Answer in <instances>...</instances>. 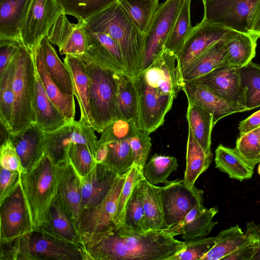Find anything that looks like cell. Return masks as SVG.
<instances>
[{
  "mask_svg": "<svg viewBox=\"0 0 260 260\" xmlns=\"http://www.w3.org/2000/svg\"><path fill=\"white\" fill-rule=\"evenodd\" d=\"M80 236L88 260H169L185 245L162 230H141L124 224Z\"/></svg>",
  "mask_w": 260,
  "mask_h": 260,
  "instance_id": "cell-1",
  "label": "cell"
},
{
  "mask_svg": "<svg viewBox=\"0 0 260 260\" xmlns=\"http://www.w3.org/2000/svg\"><path fill=\"white\" fill-rule=\"evenodd\" d=\"M83 21L90 30L107 34L114 39L120 49L128 76L133 77L141 72L145 36L135 26L118 0Z\"/></svg>",
  "mask_w": 260,
  "mask_h": 260,
  "instance_id": "cell-2",
  "label": "cell"
},
{
  "mask_svg": "<svg viewBox=\"0 0 260 260\" xmlns=\"http://www.w3.org/2000/svg\"><path fill=\"white\" fill-rule=\"evenodd\" d=\"M59 166L47 154L30 170L20 174V184L34 231L45 229L51 204L58 192Z\"/></svg>",
  "mask_w": 260,
  "mask_h": 260,
  "instance_id": "cell-3",
  "label": "cell"
},
{
  "mask_svg": "<svg viewBox=\"0 0 260 260\" xmlns=\"http://www.w3.org/2000/svg\"><path fill=\"white\" fill-rule=\"evenodd\" d=\"M36 65L32 50L21 43L16 54L14 96L10 133L17 134L36 122L34 108Z\"/></svg>",
  "mask_w": 260,
  "mask_h": 260,
  "instance_id": "cell-4",
  "label": "cell"
},
{
  "mask_svg": "<svg viewBox=\"0 0 260 260\" xmlns=\"http://www.w3.org/2000/svg\"><path fill=\"white\" fill-rule=\"evenodd\" d=\"M81 59L85 64L89 81L92 127L101 133L107 126L119 119L116 72Z\"/></svg>",
  "mask_w": 260,
  "mask_h": 260,
  "instance_id": "cell-5",
  "label": "cell"
},
{
  "mask_svg": "<svg viewBox=\"0 0 260 260\" xmlns=\"http://www.w3.org/2000/svg\"><path fill=\"white\" fill-rule=\"evenodd\" d=\"M14 260H88L84 248L44 229L34 231L13 242Z\"/></svg>",
  "mask_w": 260,
  "mask_h": 260,
  "instance_id": "cell-6",
  "label": "cell"
},
{
  "mask_svg": "<svg viewBox=\"0 0 260 260\" xmlns=\"http://www.w3.org/2000/svg\"><path fill=\"white\" fill-rule=\"evenodd\" d=\"M94 131L92 127L74 120L45 133V153L59 165L68 161V148L71 143H77L87 145L94 156L98 140Z\"/></svg>",
  "mask_w": 260,
  "mask_h": 260,
  "instance_id": "cell-7",
  "label": "cell"
},
{
  "mask_svg": "<svg viewBox=\"0 0 260 260\" xmlns=\"http://www.w3.org/2000/svg\"><path fill=\"white\" fill-rule=\"evenodd\" d=\"M164 228L180 221L196 206L204 202L203 190L188 187L183 180L168 181L160 188Z\"/></svg>",
  "mask_w": 260,
  "mask_h": 260,
  "instance_id": "cell-8",
  "label": "cell"
},
{
  "mask_svg": "<svg viewBox=\"0 0 260 260\" xmlns=\"http://www.w3.org/2000/svg\"><path fill=\"white\" fill-rule=\"evenodd\" d=\"M183 0H166L159 5L145 35V51L141 72L161 54L178 15Z\"/></svg>",
  "mask_w": 260,
  "mask_h": 260,
  "instance_id": "cell-9",
  "label": "cell"
},
{
  "mask_svg": "<svg viewBox=\"0 0 260 260\" xmlns=\"http://www.w3.org/2000/svg\"><path fill=\"white\" fill-rule=\"evenodd\" d=\"M63 12L56 0H32L21 29L22 44L33 50Z\"/></svg>",
  "mask_w": 260,
  "mask_h": 260,
  "instance_id": "cell-10",
  "label": "cell"
},
{
  "mask_svg": "<svg viewBox=\"0 0 260 260\" xmlns=\"http://www.w3.org/2000/svg\"><path fill=\"white\" fill-rule=\"evenodd\" d=\"M0 207V244L12 242L33 231L20 183Z\"/></svg>",
  "mask_w": 260,
  "mask_h": 260,
  "instance_id": "cell-11",
  "label": "cell"
},
{
  "mask_svg": "<svg viewBox=\"0 0 260 260\" xmlns=\"http://www.w3.org/2000/svg\"><path fill=\"white\" fill-rule=\"evenodd\" d=\"M126 175L117 177L110 190L100 203L82 210L77 223L80 235L100 232L117 226L115 216L117 204Z\"/></svg>",
  "mask_w": 260,
  "mask_h": 260,
  "instance_id": "cell-12",
  "label": "cell"
},
{
  "mask_svg": "<svg viewBox=\"0 0 260 260\" xmlns=\"http://www.w3.org/2000/svg\"><path fill=\"white\" fill-rule=\"evenodd\" d=\"M259 0H205L203 19L248 33L253 10Z\"/></svg>",
  "mask_w": 260,
  "mask_h": 260,
  "instance_id": "cell-13",
  "label": "cell"
},
{
  "mask_svg": "<svg viewBox=\"0 0 260 260\" xmlns=\"http://www.w3.org/2000/svg\"><path fill=\"white\" fill-rule=\"evenodd\" d=\"M232 30L221 23L210 22L204 19L193 26L182 51L177 56L182 75L199 55L216 42L224 40Z\"/></svg>",
  "mask_w": 260,
  "mask_h": 260,
  "instance_id": "cell-14",
  "label": "cell"
},
{
  "mask_svg": "<svg viewBox=\"0 0 260 260\" xmlns=\"http://www.w3.org/2000/svg\"><path fill=\"white\" fill-rule=\"evenodd\" d=\"M83 25L86 49L85 54L79 57L115 72L127 75L122 54L114 39L107 34L90 30L85 26L84 22Z\"/></svg>",
  "mask_w": 260,
  "mask_h": 260,
  "instance_id": "cell-15",
  "label": "cell"
},
{
  "mask_svg": "<svg viewBox=\"0 0 260 260\" xmlns=\"http://www.w3.org/2000/svg\"><path fill=\"white\" fill-rule=\"evenodd\" d=\"M47 37L58 47L61 55L81 56L86 49V39L83 21L72 23L63 12L51 27Z\"/></svg>",
  "mask_w": 260,
  "mask_h": 260,
  "instance_id": "cell-16",
  "label": "cell"
},
{
  "mask_svg": "<svg viewBox=\"0 0 260 260\" xmlns=\"http://www.w3.org/2000/svg\"><path fill=\"white\" fill-rule=\"evenodd\" d=\"M191 82L203 84L225 100L246 107L240 68L222 66Z\"/></svg>",
  "mask_w": 260,
  "mask_h": 260,
  "instance_id": "cell-17",
  "label": "cell"
},
{
  "mask_svg": "<svg viewBox=\"0 0 260 260\" xmlns=\"http://www.w3.org/2000/svg\"><path fill=\"white\" fill-rule=\"evenodd\" d=\"M182 90L188 101L212 114L215 124L231 114L249 111L245 107L225 100L201 84L184 82Z\"/></svg>",
  "mask_w": 260,
  "mask_h": 260,
  "instance_id": "cell-18",
  "label": "cell"
},
{
  "mask_svg": "<svg viewBox=\"0 0 260 260\" xmlns=\"http://www.w3.org/2000/svg\"><path fill=\"white\" fill-rule=\"evenodd\" d=\"M218 212L216 207L207 209L203 203H200L175 225L162 230L173 237L181 235L186 240L203 237L208 235L218 223L212 221Z\"/></svg>",
  "mask_w": 260,
  "mask_h": 260,
  "instance_id": "cell-19",
  "label": "cell"
},
{
  "mask_svg": "<svg viewBox=\"0 0 260 260\" xmlns=\"http://www.w3.org/2000/svg\"><path fill=\"white\" fill-rule=\"evenodd\" d=\"M9 138L20 157L24 172L35 167L45 154V133L36 122Z\"/></svg>",
  "mask_w": 260,
  "mask_h": 260,
  "instance_id": "cell-20",
  "label": "cell"
},
{
  "mask_svg": "<svg viewBox=\"0 0 260 260\" xmlns=\"http://www.w3.org/2000/svg\"><path fill=\"white\" fill-rule=\"evenodd\" d=\"M118 176L105 165L98 164L87 175L79 176L82 210L100 203L107 195Z\"/></svg>",
  "mask_w": 260,
  "mask_h": 260,
  "instance_id": "cell-21",
  "label": "cell"
},
{
  "mask_svg": "<svg viewBox=\"0 0 260 260\" xmlns=\"http://www.w3.org/2000/svg\"><path fill=\"white\" fill-rule=\"evenodd\" d=\"M63 62L70 73L74 94L78 103L79 121L92 127L89 81L85 64L80 57L70 55H66Z\"/></svg>",
  "mask_w": 260,
  "mask_h": 260,
  "instance_id": "cell-22",
  "label": "cell"
},
{
  "mask_svg": "<svg viewBox=\"0 0 260 260\" xmlns=\"http://www.w3.org/2000/svg\"><path fill=\"white\" fill-rule=\"evenodd\" d=\"M34 108L36 123L45 133L53 132L69 122L47 95L36 67Z\"/></svg>",
  "mask_w": 260,
  "mask_h": 260,
  "instance_id": "cell-23",
  "label": "cell"
},
{
  "mask_svg": "<svg viewBox=\"0 0 260 260\" xmlns=\"http://www.w3.org/2000/svg\"><path fill=\"white\" fill-rule=\"evenodd\" d=\"M58 166L57 193L69 209L77 226L82 210V193L80 178L69 160Z\"/></svg>",
  "mask_w": 260,
  "mask_h": 260,
  "instance_id": "cell-24",
  "label": "cell"
},
{
  "mask_svg": "<svg viewBox=\"0 0 260 260\" xmlns=\"http://www.w3.org/2000/svg\"><path fill=\"white\" fill-rule=\"evenodd\" d=\"M32 0H0V40L21 41L20 32Z\"/></svg>",
  "mask_w": 260,
  "mask_h": 260,
  "instance_id": "cell-25",
  "label": "cell"
},
{
  "mask_svg": "<svg viewBox=\"0 0 260 260\" xmlns=\"http://www.w3.org/2000/svg\"><path fill=\"white\" fill-rule=\"evenodd\" d=\"M32 54L37 70L47 95L69 122L74 121L76 114L74 95L62 92L53 82L37 47L32 50Z\"/></svg>",
  "mask_w": 260,
  "mask_h": 260,
  "instance_id": "cell-26",
  "label": "cell"
},
{
  "mask_svg": "<svg viewBox=\"0 0 260 260\" xmlns=\"http://www.w3.org/2000/svg\"><path fill=\"white\" fill-rule=\"evenodd\" d=\"M229 66L224 40L219 41L199 55L182 73L184 82H191L215 69Z\"/></svg>",
  "mask_w": 260,
  "mask_h": 260,
  "instance_id": "cell-27",
  "label": "cell"
},
{
  "mask_svg": "<svg viewBox=\"0 0 260 260\" xmlns=\"http://www.w3.org/2000/svg\"><path fill=\"white\" fill-rule=\"evenodd\" d=\"M44 229L61 238L82 246L81 236L75 222L58 193L51 204L49 222Z\"/></svg>",
  "mask_w": 260,
  "mask_h": 260,
  "instance_id": "cell-28",
  "label": "cell"
},
{
  "mask_svg": "<svg viewBox=\"0 0 260 260\" xmlns=\"http://www.w3.org/2000/svg\"><path fill=\"white\" fill-rule=\"evenodd\" d=\"M257 38L251 34L232 30L224 40L229 66L241 68L256 55Z\"/></svg>",
  "mask_w": 260,
  "mask_h": 260,
  "instance_id": "cell-29",
  "label": "cell"
},
{
  "mask_svg": "<svg viewBox=\"0 0 260 260\" xmlns=\"http://www.w3.org/2000/svg\"><path fill=\"white\" fill-rule=\"evenodd\" d=\"M37 47L53 82L62 92L74 95L70 73L64 62H62L59 58L47 36L42 40Z\"/></svg>",
  "mask_w": 260,
  "mask_h": 260,
  "instance_id": "cell-30",
  "label": "cell"
},
{
  "mask_svg": "<svg viewBox=\"0 0 260 260\" xmlns=\"http://www.w3.org/2000/svg\"><path fill=\"white\" fill-rule=\"evenodd\" d=\"M188 129L205 152L209 154L211 151V134L215 125L212 114L188 101L186 112Z\"/></svg>",
  "mask_w": 260,
  "mask_h": 260,
  "instance_id": "cell-31",
  "label": "cell"
},
{
  "mask_svg": "<svg viewBox=\"0 0 260 260\" xmlns=\"http://www.w3.org/2000/svg\"><path fill=\"white\" fill-rule=\"evenodd\" d=\"M215 167L230 178L242 181L252 177L254 167L248 164L235 148L219 145L215 150Z\"/></svg>",
  "mask_w": 260,
  "mask_h": 260,
  "instance_id": "cell-32",
  "label": "cell"
},
{
  "mask_svg": "<svg viewBox=\"0 0 260 260\" xmlns=\"http://www.w3.org/2000/svg\"><path fill=\"white\" fill-rule=\"evenodd\" d=\"M213 153L206 154L188 129L186 147V169L183 181L189 188L194 186L198 177L209 168Z\"/></svg>",
  "mask_w": 260,
  "mask_h": 260,
  "instance_id": "cell-33",
  "label": "cell"
},
{
  "mask_svg": "<svg viewBox=\"0 0 260 260\" xmlns=\"http://www.w3.org/2000/svg\"><path fill=\"white\" fill-rule=\"evenodd\" d=\"M140 194L147 222L150 230L164 228L160 188L150 184L143 177L139 182Z\"/></svg>",
  "mask_w": 260,
  "mask_h": 260,
  "instance_id": "cell-34",
  "label": "cell"
},
{
  "mask_svg": "<svg viewBox=\"0 0 260 260\" xmlns=\"http://www.w3.org/2000/svg\"><path fill=\"white\" fill-rule=\"evenodd\" d=\"M117 81V105L119 119L132 120L137 124L138 98L133 77L116 73ZM138 125V124H137Z\"/></svg>",
  "mask_w": 260,
  "mask_h": 260,
  "instance_id": "cell-35",
  "label": "cell"
},
{
  "mask_svg": "<svg viewBox=\"0 0 260 260\" xmlns=\"http://www.w3.org/2000/svg\"><path fill=\"white\" fill-rule=\"evenodd\" d=\"M137 28L145 36L159 6V0H118Z\"/></svg>",
  "mask_w": 260,
  "mask_h": 260,
  "instance_id": "cell-36",
  "label": "cell"
},
{
  "mask_svg": "<svg viewBox=\"0 0 260 260\" xmlns=\"http://www.w3.org/2000/svg\"><path fill=\"white\" fill-rule=\"evenodd\" d=\"M191 0H183L178 15L167 40L165 49L177 57L192 32L193 26L190 20Z\"/></svg>",
  "mask_w": 260,
  "mask_h": 260,
  "instance_id": "cell-37",
  "label": "cell"
},
{
  "mask_svg": "<svg viewBox=\"0 0 260 260\" xmlns=\"http://www.w3.org/2000/svg\"><path fill=\"white\" fill-rule=\"evenodd\" d=\"M247 237V234L238 225L224 230L216 237L214 245L201 260H223L238 248Z\"/></svg>",
  "mask_w": 260,
  "mask_h": 260,
  "instance_id": "cell-38",
  "label": "cell"
},
{
  "mask_svg": "<svg viewBox=\"0 0 260 260\" xmlns=\"http://www.w3.org/2000/svg\"><path fill=\"white\" fill-rule=\"evenodd\" d=\"M17 54V53H16ZM16 54L0 76V121L10 133L14 101L13 80Z\"/></svg>",
  "mask_w": 260,
  "mask_h": 260,
  "instance_id": "cell-39",
  "label": "cell"
},
{
  "mask_svg": "<svg viewBox=\"0 0 260 260\" xmlns=\"http://www.w3.org/2000/svg\"><path fill=\"white\" fill-rule=\"evenodd\" d=\"M108 153L103 163L119 176L126 175L134 165L132 151L128 140L107 143Z\"/></svg>",
  "mask_w": 260,
  "mask_h": 260,
  "instance_id": "cell-40",
  "label": "cell"
},
{
  "mask_svg": "<svg viewBox=\"0 0 260 260\" xmlns=\"http://www.w3.org/2000/svg\"><path fill=\"white\" fill-rule=\"evenodd\" d=\"M178 166L174 156L154 154L144 165L142 173L144 178L152 185L167 183L170 174Z\"/></svg>",
  "mask_w": 260,
  "mask_h": 260,
  "instance_id": "cell-41",
  "label": "cell"
},
{
  "mask_svg": "<svg viewBox=\"0 0 260 260\" xmlns=\"http://www.w3.org/2000/svg\"><path fill=\"white\" fill-rule=\"evenodd\" d=\"M246 107L251 110L260 107V65L252 61L240 68Z\"/></svg>",
  "mask_w": 260,
  "mask_h": 260,
  "instance_id": "cell-42",
  "label": "cell"
},
{
  "mask_svg": "<svg viewBox=\"0 0 260 260\" xmlns=\"http://www.w3.org/2000/svg\"><path fill=\"white\" fill-rule=\"evenodd\" d=\"M66 15L85 21L117 0H56Z\"/></svg>",
  "mask_w": 260,
  "mask_h": 260,
  "instance_id": "cell-43",
  "label": "cell"
},
{
  "mask_svg": "<svg viewBox=\"0 0 260 260\" xmlns=\"http://www.w3.org/2000/svg\"><path fill=\"white\" fill-rule=\"evenodd\" d=\"M234 148L248 164L254 168L260 162V126L240 135Z\"/></svg>",
  "mask_w": 260,
  "mask_h": 260,
  "instance_id": "cell-44",
  "label": "cell"
},
{
  "mask_svg": "<svg viewBox=\"0 0 260 260\" xmlns=\"http://www.w3.org/2000/svg\"><path fill=\"white\" fill-rule=\"evenodd\" d=\"M124 224L141 230H150L145 217L139 183L134 188L127 202Z\"/></svg>",
  "mask_w": 260,
  "mask_h": 260,
  "instance_id": "cell-45",
  "label": "cell"
},
{
  "mask_svg": "<svg viewBox=\"0 0 260 260\" xmlns=\"http://www.w3.org/2000/svg\"><path fill=\"white\" fill-rule=\"evenodd\" d=\"M67 157L80 177L87 175L98 164L89 147L84 144L71 143Z\"/></svg>",
  "mask_w": 260,
  "mask_h": 260,
  "instance_id": "cell-46",
  "label": "cell"
},
{
  "mask_svg": "<svg viewBox=\"0 0 260 260\" xmlns=\"http://www.w3.org/2000/svg\"><path fill=\"white\" fill-rule=\"evenodd\" d=\"M139 129L137 123L134 121L118 119L102 132L97 141V146L116 141L128 140L134 136Z\"/></svg>",
  "mask_w": 260,
  "mask_h": 260,
  "instance_id": "cell-47",
  "label": "cell"
},
{
  "mask_svg": "<svg viewBox=\"0 0 260 260\" xmlns=\"http://www.w3.org/2000/svg\"><path fill=\"white\" fill-rule=\"evenodd\" d=\"M144 177L142 170L134 165L126 175L125 179L119 197L115 216V223L117 225L124 224L125 207L136 185Z\"/></svg>",
  "mask_w": 260,
  "mask_h": 260,
  "instance_id": "cell-48",
  "label": "cell"
},
{
  "mask_svg": "<svg viewBox=\"0 0 260 260\" xmlns=\"http://www.w3.org/2000/svg\"><path fill=\"white\" fill-rule=\"evenodd\" d=\"M216 237L186 240L184 247L169 260H201L214 245Z\"/></svg>",
  "mask_w": 260,
  "mask_h": 260,
  "instance_id": "cell-49",
  "label": "cell"
},
{
  "mask_svg": "<svg viewBox=\"0 0 260 260\" xmlns=\"http://www.w3.org/2000/svg\"><path fill=\"white\" fill-rule=\"evenodd\" d=\"M149 134L140 129L134 136L128 140L133 154L134 165L142 170L146 163L152 145Z\"/></svg>",
  "mask_w": 260,
  "mask_h": 260,
  "instance_id": "cell-50",
  "label": "cell"
},
{
  "mask_svg": "<svg viewBox=\"0 0 260 260\" xmlns=\"http://www.w3.org/2000/svg\"><path fill=\"white\" fill-rule=\"evenodd\" d=\"M0 154L1 167L17 171L20 174L24 172L20 157L10 138L1 144Z\"/></svg>",
  "mask_w": 260,
  "mask_h": 260,
  "instance_id": "cell-51",
  "label": "cell"
},
{
  "mask_svg": "<svg viewBox=\"0 0 260 260\" xmlns=\"http://www.w3.org/2000/svg\"><path fill=\"white\" fill-rule=\"evenodd\" d=\"M245 233L248 235L247 239L223 260H252L259 247V242L252 232L246 230Z\"/></svg>",
  "mask_w": 260,
  "mask_h": 260,
  "instance_id": "cell-52",
  "label": "cell"
},
{
  "mask_svg": "<svg viewBox=\"0 0 260 260\" xmlns=\"http://www.w3.org/2000/svg\"><path fill=\"white\" fill-rule=\"evenodd\" d=\"M20 183V174L1 167L0 205L10 196Z\"/></svg>",
  "mask_w": 260,
  "mask_h": 260,
  "instance_id": "cell-53",
  "label": "cell"
},
{
  "mask_svg": "<svg viewBox=\"0 0 260 260\" xmlns=\"http://www.w3.org/2000/svg\"><path fill=\"white\" fill-rule=\"evenodd\" d=\"M21 41L0 40V76L2 75L15 56L21 43Z\"/></svg>",
  "mask_w": 260,
  "mask_h": 260,
  "instance_id": "cell-54",
  "label": "cell"
},
{
  "mask_svg": "<svg viewBox=\"0 0 260 260\" xmlns=\"http://www.w3.org/2000/svg\"><path fill=\"white\" fill-rule=\"evenodd\" d=\"M260 126V110L256 111L246 119L240 121L239 124L240 135L247 133Z\"/></svg>",
  "mask_w": 260,
  "mask_h": 260,
  "instance_id": "cell-55",
  "label": "cell"
},
{
  "mask_svg": "<svg viewBox=\"0 0 260 260\" xmlns=\"http://www.w3.org/2000/svg\"><path fill=\"white\" fill-rule=\"evenodd\" d=\"M248 33L260 38V0L255 6L250 17Z\"/></svg>",
  "mask_w": 260,
  "mask_h": 260,
  "instance_id": "cell-56",
  "label": "cell"
},
{
  "mask_svg": "<svg viewBox=\"0 0 260 260\" xmlns=\"http://www.w3.org/2000/svg\"><path fill=\"white\" fill-rule=\"evenodd\" d=\"M246 230L253 233L259 242V247L252 260H260V223H255L253 221L247 223L246 225Z\"/></svg>",
  "mask_w": 260,
  "mask_h": 260,
  "instance_id": "cell-57",
  "label": "cell"
},
{
  "mask_svg": "<svg viewBox=\"0 0 260 260\" xmlns=\"http://www.w3.org/2000/svg\"><path fill=\"white\" fill-rule=\"evenodd\" d=\"M109 148L107 143L102 144L97 146L94 154V157L97 164H103L106 160Z\"/></svg>",
  "mask_w": 260,
  "mask_h": 260,
  "instance_id": "cell-58",
  "label": "cell"
},
{
  "mask_svg": "<svg viewBox=\"0 0 260 260\" xmlns=\"http://www.w3.org/2000/svg\"><path fill=\"white\" fill-rule=\"evenodd\" d=\"M257 172L258 174L260 175V162H259V165L257 168Z\"/></svg>",
  "mask_w": 260,
  "mask_h": 260,
  "instance_id": "cell-59",
  "label": "cell"
},
{
  "mask_svg": "<svg viewBox=\"0 0 260 260\" xmlns=\"http://www.w3.org/2000/svg\"><path fill=\"white\" fill-rule=\"evenodd\" d=\"M204 1H205V0H202L203 2Z\"/></svg>",
  "mask_w": 260,
  "mask_h": 260,
  "instance_id": "cell-60",
  "label": "cell"
}]
</instances>
